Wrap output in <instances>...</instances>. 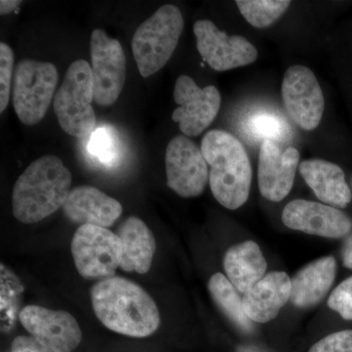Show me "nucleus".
<instances>
[{"label": "nucleus", "instance_id": "32", "mask_svg": "<svg viewBox=\"0 0 352 352\" xmlns=\"http://www.w3.org/2000/svg\"><path fill=\"white\" fill-rule=\"evenodd\" d=\"M21 3L22 1H19V0H1L0 1V14L3 16L12 13Z\"/></svg>", "mask_w": 352, "mask_h": 352}, {"label": "nucleus", "instance_id": "29", "mask_svg": "<svg viewBox=\"0 0 352 352\" xmlns=\"http://www.w3.org/2000/svg\"><path fill=\"white\" fill-rule=\"evenodd\" d=\"M308 352H352V330L330 333L314 344Z\"/></svg>", "mask_w": 352, "mask_h": 352}, {"label": "nucleus", "instance_id": "28", "mask_svg": "<svg viewBox=\"0 0 352 352\" xmlns=\"http://www.w3.org/2000/svg\"><path fill=\"white\" fill-rule=\"evenodd\" d=\"M21 284L17 278L3 265H1V312L2 321L7 320V316L14 317V300L21 293ZM14 319V318H13Z\"/></svg>", "mask_w": 352, "mask_h": 352}, {"label": "nucleus", "instance_id": "9", "mask_svg": "<svg viewBox=\"0 0 352 352\" xmlns=\"http://www.w3.org/2000/svg\"><path fill=\"white\" fill-rule=\"evenodd\" d=\"M173 98L179 107L171 119L179 124L183 135L195 138L212 124L221 105V96L214 85L199 87L193 78L182 75L176 80Z\"/></svg>", "mask_w": 352, "mask_h": 352}, {"label": "nucleus", "instance_id": "26", "mask_svg": "<svg viewBox=\"0 0 352 352\" xmlns=\"http://www.w3.org/2000/svg\"><path fill=\"white\" fill-rule=\"evenodd\" d=\"M14 53L8 44L0 43V113H3L10 100Z\"/></svg>", "mask_w": 352, "mask_h": 352}, {"label": "nucleus", "instance_id": "15", "mask_svg": "<svg viewBox=\"0 0 352 352\" xmlns=\"http://www.w3.org/2000/svg\"><path fill=\"white\" fill-rule=\"evenodd\" d=\"M300 157L295 147L283 151L275 141L263 140L259 151L258 182L259 191L266 200L280 201L289 195Z\"/></svg>", "mask_w": 352, "mask_h": 352}, {"label": "nucleus", "instance_id": "12", "mask_svg": "<svg viewBox=\"0 0 352 352\" xmlns=\"http://www.w3.org/2000/svg\"><path fill=\"white\" fill-rule=\"evenodd\" d=\"M197 48L210 68L217 72L248 66L256 62V46L242 36H228L219 31L210 20H199L194 24Z\"/></svg>", "mask_w": 352, "mask_h": 352}, {"label": "nucleus", "instance_id": "18", "mask_svg": "<svg viewBox=\"0 0 352 352\" xmlns=\"http://www.w3.org/2000/svg\"><path fill=\"white\" fill-rule=\"evenodd\" d=\"M300 175L317 198L333 208H344L351 201V192L344 170L325 160H307L300 164Z\"/></svg>", "mask_w": 352, "mask_h": 352}, {"label": "nucleus", "instance_id": "24", "mask_svg": "<svg viewBox=\"0 0 352 352\" xmlns=\"http://www.w3.org/2000/svg\"><path fill=\"white\" fill-rule=\"evenodd\" d=\"M88 150L105 166H113L120 157V141L112 129H95L89 140Z\"/></svg>", "mask_w": 352, "mask_h": 352}, {"label": "nucleus", "instance_id": "5", "mask_svg": "<svg viewBox=\"0 0 352 352\" xmlns=\"http://www.w3.org/2000/svg\"><path fill=\"white\" fill-rule=\"evenodd\" d=\"M94 100L91 67L85 60H76L67 69L53 103L60 126L66 133L78 138L94 133L96 126Z\"/></svg>", "mask_w": 352, "mask_h": 352}, {"label": "nucleus", "instance_id": "30", "mask_svg": "<svg viewBox=\"0 0 352 352\" xmlns=\"http://www.w3.org/2000/svg\"><path fill=\"white\" fill-rule=\"evenodd\" d=\"M11 352H60L52 347L46 346L32 337L16 338L11 346Z\"/></svg>", "mask_w": 352, "mask_h": 352}, {"label": "nucleus", "instance_id": "1", "mask_svg": "<svg viewBox=\"0 0 352 352\" xmlns=\"http://www.w3.org/2000/svg\"><path fill=\"white\" fill-rule=\"evenodd\" d=\"M92 307L105 327L120 335L145 338L161 323L159 309L147 292L124 278L101 280L90 292Z\"/></svg>", "mask_w": 352, "mask_h": 352}, {"label": "nucleus", "instance_id": "21", "mask_svg": "<svg viewBox=\"0 0 352 352\" xmlns=\"http://www.w3.org/2000/svg\"><path fill=\"white\" fill-rule=\"evenodd\" d=\"M223 267L229 281L245 295L263 279L267 263L259 245L254 241H245L226 252Z\"/></svg>", "mask_w": 352, "mask_h": 352}, {"label": "nucleus", "instance_id": "25", "mask_svg": "<svg viewBox=\"0 0 352 352\" xmlns=\"http://www.w3.org/2000/svg\"><path fill=\"white\" fill-rule=\"evenodd\" d=\"M286 124L277 116L268 113H259L252 116L248 124V129L259 138L274 139L284 138L287 134Z\"/></svg>", "mask_w": 352, "mask_h": 352}, {"label": "nucleus", "instance_id": "14", "mask_svg": "<svg viewBox=\"0 0 352 352\" xmlns=\"http://www.w3.org/2000/svg\"><path fill=\"white\" fill-rule=\"evenodd\" d=\"M282 221L293 230L331 239L344 237L352 229L351 217L339 208L307 200L287 204Z\"/></svg>", "mask_w": 352, "mask_h": 352}, {"label": "nucleus", "instance_id": "6", "mask_svg": "<svg viewBox=\"0 0 352 352\" xmlns=\"http://www.w3.org/2000/svg\"><path fill=\"white\" fill-rule=\"evenodd\" d=\"M58 71L48 62L25 59L16 69L13 85L14 110L25 126L43 120L54 96Z\"/></svg>", "mask_w": 352, "mask_h": 352}, {"label": "nucleus", "instance_id": "13", "mask_svg": "<svg viewBox=\"0 0 352 352\" xmlns=\"http://www.w3.org/2000/svg\"><path fill=\"white\" fill-rule=\"evenodd\" d=\"M19 320L31 337L58 351L72 352L82 342L78 321L63 310L28 305L21 310Z\"/></svg>", "mask_w": 352, "mask_h": 352}, {"label": "nucleus", "instance_id": "4", "mask_svg": "<svg viewBox=\"0 0 352 352\" xmlns=\"http://www.w3.org/2000/svg\"><path fill=\"white\" fill-rule=\"evenodd\" d=\"M183 29L182 11L173 4L162 6L139 25L132 38L131 48L143 78L155 75L170 61Z\"/></svg>", "mask_w": 352, "mask_h": 352}, {"label": "nucleus", "instance_id": "31", "mask_svg": "<svg viewBox=\"0 0 352 352\" xmlns=\"http://www.w3.org/2000/svg\"><path fill=\"white\" fill-rule=\"evenodd\" d=\"M342 264L349 270H352V235L344 242L342 250Z\"/></svg>", "mask_w": 352, "mask_h": 352}, {"label": "nucleus", "instance_id": "3", "mask_svg": "<svg viewBox=\"0 0 352 352\" xmlns=\"http://www.w3.org/2000/svg\"><path fill=\"white\" fill-rule=\"evenodd\" d=\"M201 151L210 166V190L215 200L228 210H237L248 201L252 170L244 145L223 131H208L201 143Z\"/></svg>", "mask_w": 352, "mask_h": 352}, {"label": "nucleus", "instance_id": "17", "mask_svg": "<svg viewBox=\"0 0 352 352\" xmlns=\"http://www.w3.org/2000/svg\"><path fill=\"white\" fill-rule=\"evenodd\" d=\"M292 280L288 274L275 271L264 276L243 298L247 316L256 323H267L276 318L291 298Z\"/></svg>", "mask_w": 352, "mask_h": 352}, {"label": "nucleus", "instance_id": "19", "mask_svg": "<svg viewBox=\"0 0 352 352\" xmlns=\"http://www.w3.org/2000/svg\"><path fill=\"white\" fill-rule=\"evenodd\" d=\"M337 261L325 256L312 261L292 280L289 300L296 307H311L322 302L335 281Z\"/></svg>", "mask_w": 352, "mask_h": 352}, {"label": "nucleus", "instance_id": "16", "mask_svg": "<svg viewBox=\"0 0 352 352\" xmlns=\"http://www.w3.org/2000/svg\"><path fill=\"white\" fill-rule=\"evenodd\" d=\"M63 210L72 221L104 228L112 226L122 214L119 201L92 186H78L72 190Z\"/></svg>", "mask_w": 352, "mask_h": 352}, {"label": "nucleus", "instance_id": "22", "mask_svg": "<svg viewBox=\"0 0 352 352\" xmlns=\"http://www.w3.org/2000/svg\"><path fill=\"white\" fill-rule=\"evenodd\" d=\"M208 291L217 307L234 325L244 332H251L252 323L243 307L239 292L222 273H215L208 281Z\"/></svg>", "mask_w": 352, "mask_h": 352}, {"label": "nucleus", "instance_id": "7", "mask_svg": "<svg viewBox=\"0 0 352 352\" xmlns=\"http://www.w3.org/2000/svg\"><path fill=\"white\" fill-rule=\"evenodd\" d=\"M76 270L85 279L113 277L122 263V243L117 233L104 227L80 226L72 241Z\"/></svg>", "mask_w": 352, "mask_h": 352}, {"label": "nucleus", "instance_id": "27", "mask_svg": "<svg viewBox=\"0 0 352 352\" xmlns=\"http://www.w3.org/2000/svg\"><path fill=\"white\" fill-rule=\"evenodd\" d=\"M328 307L346 320H352V276L333 289L328 298Z\"/></svg>", "mask_w": 352, "mask_h": 352}, {"label": "nucleus", "instance_id": "20", "mask_svg": "<svg viewBox=\"0 0 352 352\" xmlns=\"http://www.w3.org/2000/svg\"><path fill=\"white\" fill-rule=\"evenodd\" d=\"M117 235L122 243L120 268L126 272L147 273L156 252V241L152 231L142 220L131 217L122 222Z\"/></svg>", "mask_w": 352, "mask_h": 352}, {"label": "nucleus", "instance_id": "23", "mask_svg": "<svg viewBox=\"0 0 352 352\" xmlns=\"http://www.w3.org/2000/svg\"><path fill=\"white\" fill-rule=\"evenodd\" d=\"M243 17L254 28L263 29L274 24L289 7L287 0H237Z\"/></svg>", "mask_w": 352, "mask_h": 352}, {"label": "nucleus", "instance_id": "33", "mask_svg": "<svg viewBox=\"0 0 352 352\" xmlns=\"http://www.w3.org/2000/svg\"><path fill=\"white\" fill-rule=\"evenodd\" d=\"M235 352H267L256 344H241L237 347Z\"/></svg>", "mask_w": 352, "mask_h": 352}, {"label": "nucleus", "instance_id": "8", "mask_svg": "<svg viewBox=\"0 0 352 352\" xmlns=\"http://www.w3.org/2000/svg\"><path fill=\"white\" fill-rule=\"evenodd\" d=\"M90 56L95 103L108 107L118 100L126 82V54L119 41L96 29L90 38Z\"/></svg>", "mask_w": 352, "mask_h": 352}, {"label": "nucleus", "instance_id": "2", "mask_svg": "<svg viewBox=\"0 0 352 352\" xmlns=\"http://www.w3.org/2000/svg\"><path fill=\"white\" fill-rule=\"evenodd\" d=\"M72 180L71 171L56 156L46 155L32 162L14 185V217L32 224L54 214L63 208Z\"/></svg>", "mask_w": 352, "mask_h": 352}, {"label": "nucleus", "instance_id": "11", "mask_svg": "<svg viewBox=\"0 0 352 352\" xmlns=\"http://www.w3.org/2000/svg\"><path fill=\"white\" fill-rule=\"evenodd\" d=\"M166 171L168 186L183 198L200 196L210 177L200 148L185 135L175 136L168 143Z\"/></svg>", "mask_w": 352, "mask_h": 352}, {"label": "nucleus", "instance_id": "10", "mask_svg": "<svg viewBox=\"0 0 352 352\" xmlns=\"http://www.w3.org/2000/svg\"><path fill=\"white\" fill-rule=\"evenodd\" d=\"M281 91L291 119L300 129L314 131L320 124L325 100L314 72L300 65L289 67L285 73Z\"/></svg>", "mask_w": 352, "mask_h": 352}]
</instances>
